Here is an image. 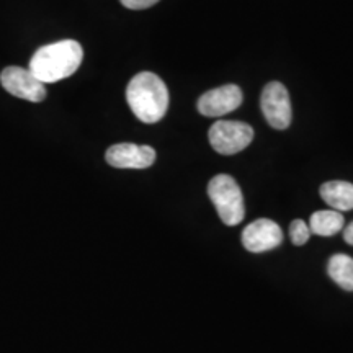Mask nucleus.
I'll use <instances>...</instances> for the list:
<instances>
[{
	"label": "nucleus",
	"instance_id": "obj_12",
	"mask_svg": "<svg viewBox=\"0 0 353 353\" xmlns=\"http://www.w3.org/2000/svg\"><path fill=\"white\" fill-rule=\"evenodd\" d=\"M327 273L342 290L353 291V259L350 255H332L327 265Z\"/></svg>",
	"mask_w": 353,
	"mask_h": 353
},
{
	"label": "nucleus",
	"instance_id": "obj_4",
	"mask_svg": "<svg viewBox=\"0 0 353 353\" xmlns=\"http://www.w3.org/2000/svg\"><path fill=\"white\" fill-rule=\"evenodd\" d=\"M210 144L218 154L232 156L252 143L254 130L247 123L219 120L210 128Z\"/></svg>",
	"mask_w": 353,
	"mask_h": 353
},
{
	"label": "nucleus",
	"instance_id": "obj_5",
	"mask_svg": "<svg viewBox=\"0 0 353 353\" xmlns=\"http://www.w3.org/2000/svg\"><path fill=\"white\" fill-rule=\"evenodd\" d=\"M260 107L265 120L273 130H286L291 125L293 110L288 90L281 82L267 83L260 97Z\"/></svg>",
	"mask_w": 353,
	"mask_h": 353
},
{
	"label": "nucleus",
	"instance_id": "obj_8",
	"mask_svg": "<svg viewBox=\"0 0 353 353\" xmlns=\"http://www.w3.org/2000/svg\"><path fill=\"white\" fill-rule=\"evenodd\" d=\"M283 242V231L272 219H257L242 231V244L249 252L262 254Z\"/></svg>",
	"mask_w": 353,
	"mask_h": 353
},
{
	"label": "nucleus",
	"instance_id": "obj_11",
	"mask_svg": "<svg viewBox=\"0 0 353 353\" xmlns=\"http://www.w3.org/2000/svg\"><path fill=\"white\" fill-rule=\"evenodd\" d=\"M345 224L343 214L341 211L335 210H325V211H316L314 214L309 219V229L311 234H317L322 237H330L335 236L337 232H341Z\"/></svg>",
	"mask_w": 353,
	"mask_h": 353
},
{
	"label": "nucleus",
	"instance_id": "obj_15",
	"mask_svg": "<svg viewBox=\"0 0 353 353\" xmlns=\"http://www.w3.org/2000/svg\"><path fill=\"white\" fill-rule=\"evenodd\" d=\"M343 241H345L347 244L353 245V223H350L345 229H343Z\"/></svg>",
	"mask_w": 353,
	"mask_h": 353
},
{
	"label": "nucleus",
	"instance_id": "obj_7",
	"mask_svg": "<svg viewBox=\"0 0 353 353\" xmlns=\"http://www.w3.org/2000/svg\"><path fill=\"white\" fill-rule=\"evenodd\" d=\"M242 105V90L234 83L213 88L203 94L198 100L196 108L203 117L218 118L232 113Z\"/></svg>",
	"mask_w": 353,
	"mask_h": 353
},
{
	"label": "nucleus",
	"instance_id": "obj_6",
	"mask_svg": "<svg viewBox=\"0 0 353 353\" xmlns=\"http://www.w3.org/2000/svg\"><path fill=\"white\" fill-rule=\"evenodd\" d=\"M0 83L8 94L19 99L39 103L46 99V87L39 82L30 69L19 68V65H8L0 74Z\"/></svg>",
	"mask_w": 353,
	"mask_h": 353
},
{
	"label": "nucleus",
	"instance_id": "obj_1",
	"mask_svg": "<svg viewBox=\"0 0 353 353\" xmlns=\"http://www.w3.org/2000/svg\"><path fill=\"white\" fill-rule=\"evenodd\" d=\"M83 50L76 39H63L41 46L30 61V70L43 83H54L72 76L81 68Z\"/></svg>",
	"mask_w": 353,
	"mask_h": 353
},
{
	"label": "nucleus",
	"instance_id": "obj_9",
	"mask_svg": "<svg viewBox=\"0 0 353 353\" xmlns=\"http://www.w3.org/2000/svg\"><path fill=\"white\" fill-rule=\"evenodd\" d=\"M105 159L117 169H148L156 162V151L151 145L121 143L112 145Z\"/></svg>",
	"mask_w": 353,
	"mask_h": 353
},
{
	"label": "nucleus",
	"instance_id": "obj_14",
	"mask_svg": "<svg viewBox=\"0 0 353 353\" xmlns=\"http://www.w3.org/2000/svg\"><path fill=\"white\" fill-rule=\"evenodd\" d=\"M120 2L130 10H143V8H149L156 6L161 0H120Z\"/></svg>",
	"mask_w": 353,
	"mask_h": 353
},
{
	"label": "nucleus",
	"instance_id": "obj_3",
	"mask_svg": "<svg viewBox=\"0 0 353 353\" xmlns=\"http://www.w3.org/2000/svg\"><path fill=\"white\" fill-rule=\"evenodd\" d=\"M208 195L226 226H237L245 216L244 196L241 187L231 175L219 174L208 183Z\"/></svg>",
	"mask_w": 353,
	"mask_h": 353
},
{
	"label": "nucleus",
	"instance_id": "obj_2",
	"mask_svg": "<svg viewBox=\"0 0 353 353\" xmlns=\"http://www.w3.org/2000/svg\"><path fill=\"white\" fill-rule=\"evenodd\" d=\"M126 100L134 117L148 125L161 121L169 108V90L165 82L152 72H141L131 79Z\"/></svg>",
	"mask_w": 353,
	"mask_h": 353
},
{
	"label": "nucleus",
	"instance_id": "obj_10",
	"mask_svg": "<svg viewBox=\"0 0 353 353\" xmlns=\"http://www.w3.org/2000/svg\"><path fill=\"white\" fill-rule=\"evenodd\" d=\"M321 196L330 208L335 211H350L353 210V185L342 180L325 182L321 187Z\"/></svg>",
	"mask_w": 353,
	"mask_h": 353
},
{
	"label": "nucleus",
	"instance_id": "obj_13",
	"mask_svg": "<svg viewBox=\"0 0 353 353\" xmlns=\"http://www.w3.org/2000/svg\"><path fill=\"white\" fill-rule=\"evenodd\" d=\"M290 236L294 245H304L311 237V229L304 221L294 219L290 226Z\"/></svg>",
	"mask_w": 353,
	"mask_h": 353
}]
</instances>
